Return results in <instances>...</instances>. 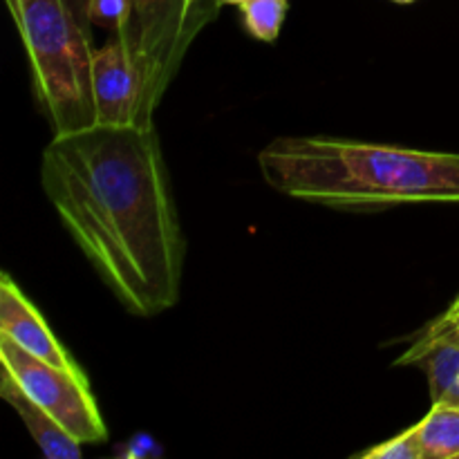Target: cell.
Here are the masks:
<instances>
[{"label": "cell", "mask_w": 459, "mask_h": 459, "mask_svg": "<svg viewBox=\"0 0 459 459\" xmlns=\"http://www.w3.org/2000/svg\"><path fill=\"white\" fill-rule=\"evenodd\" d=\"M40 184L63 229L133 316L175 307L186 238L155 126H106L52 134Z\"/></svg>", "instance_id": "6da1fadb"}, {"label": "cell", "mask_w": 459, "mask_h": 459, "mask_svg": "<svg viewBox=\"0 0 459 459\" xmlns=\"http://www.w3.org/2000/svg\"><path fill=\"white\" fill-rule=\"evenodd\" d=\"M258 169L273 191L336 211L366 213L459 202V152L278 137L260 151Z\"/></svg>", "instance_id": "7a4b0ae2"}, {"label": "cell", "mask_w": 459, "mask_h": 459, "mask_svg": "<svg viewBox=\"0 0 459 459\" xmlns=\"http://www.w3.org/2000/svg\"><path fill=\"white\" fill-rule=\"evenodd\" d=\"M30 61L31 90L52 134L97 124L90 0H4Z\"/></svg>", "instance_id": "3957f363"}, {"label": "cell", "mask_w": 459, "mask_h": 459, "mask_svg": "<svg viewBox=\"0 0 459 459\" xmlns=\"http://www.w3.org/2000/svg\"><path fill=\"white\" fill-rule=\"evenodd\" d=\"M220 7L218 0H128L126 21L115 34L137 74V126H152L188 48Z\"/></svg>", "instance_id": "277c9868"}, {"label": "cell", "mask_w": 459, "mask_h": 459, "mask_svg": "<svg viewBox=\"0 0 459 459\" xmlns=\"http://www.w3.org/2000/svg\"><path fill=\"white\" fill-rule=\"evenodd\" d=\"M0 363L18 388L52 415L81 444H103L108 426L85 372H72L34 357L0 334Z\"/></svg>", "instance_id": "5b68a950"}, {"label": "cell", "mask_w": 459, "mask_h": 459, "mask_svg": "<svg viewBox=\"0 0 459 459\" xmlns=\"http://www.w3.org/2000/svg\"><path fill=\"white\" fill-rule=\"evenodd\" d=\"M394 366L424 372L430 402L459 406V307L455 303L417 334Z\"/></svg>", "instance_id": "8992f818"}, {"label": "cell", "mask_w": 459, "mask_h": 459, "mask_svg": "<svg viewBox=\"0 0 459 459\" xmlns=\"http://www.w3.org/2000/svg\"><path fill=\"white\" fill-rule=\"evenodd\" d=\"M92 94L97 124H137L139 83L124 43L117 34L94 52Z\"/></svg>", "instance_id": "52a82bcc"}, {"label": "cell", "mask_w": 459, "mask_h": 459, "mask_svg": "<svg viewBox=\"0 0 459 459\" xmlns=\"http://www.w3.org/2000/svg\"><path fill=\"white\" fill-rule=\"evenodd\" d=\"M0 334L12 339L34 357L52 363V366L65 368L72 372H83L70 352L54 336L52 327L43 318L18 287V282L7 272L0 278Z\"/></svg>", "instance_id": "ba28073f"}, {"label": "cell", "mask_w": 459, "mask_h": 459, "mask_svg": "<svg viewBox=\"0 0 459 459\" xmlns=\"http://www.w3.org/2000/svg\"><path fill=\"white\" fill-rule=\"evenodd\" d=\"M0 397H3L4 402H7V406H12V411L21 417V421L25 424V429L30 430L36 446H39L49 459L81 457V446H83V444L76 437H72V435L67 433L52 415H48L39 403L31 402V399L18 388L16 381H13L4 370H0Z\"/></svg>", "instance_id": "9c48e42d"}, {"label": "cell", "mask_w": 459, "mask_h": 459, "mask_svg": "<svg viewBox=\"0 0 459 459\" xmlns=\"http://www.w3.org/2000/svg\"><path fill=\"white\" fill-rule=\"evenodd\" d=\"M421 459H459V406L433 402L424 420L412 424Z\"/></svg>", "instance_id": "30bf717a"}, {"label": "cell", "mask_w": 459, "mask_h": 459, "mask_svg": "<svg viewBox=\"0 0 459 459\" xmlns=\"http://www.w3.org/2000/svg\"><path fill=\"white\" fill-rule=\"evenodd\" d=\"M287 9H290L287 0H247L240 7L242 25L255 40L273 43L281 36Z\"/></svg>", "instance_id": "8fae6325"}, {"label": "cell", "mask_w": 459, "mask_h": 459, "mask_svg": "<svg viewBox=\"0 0 459 459\" xmlns=\"http://www.w3.org/2000/svg\"><path fill=\"white\" fill-rule=\"evenodd\" d=\"M354 457L359 459H421L420 442H417L415 429L402 430L394 437L385 439V442L377 444V446L366 448V451L357 453Z\"/></svg>", "instance_id": "7c38bea8"}, {"label": "cell", "mask_w": 459, "mask_h": 459, "mask_svg": "<svg viewBox=\"0 0 459 459\" xmlns=\"http://www.w3.org/2000/svg\"><path fill=\"white\" fill-rule=\"evenodd\" d=\"M128 13V0H90V18L94 25L110 30L112 34L119 31Z\"/></svg>", "instance_id": "4fadbf2b"}, {"label": "cell", "mask_w": 459, "mask_h": 459, "mask_svg": "<svg viewBox=\"0 0 459 459\" xmlns=\"http://www.w3.org/2000/svg\"><path fill=\"white\" fill-rule=\"evenodd\" d=\"M220 4H236V7H242V4L247 3V0H218Z\"/></svg>", "instance_id": "5bb4252c"}, {"label": "cell", "mask_w": 459, "mask_h": 459, "mask_svg": "<svg viewBox=\"0 0 459 459\" xmlns=\"http://www.w3.org/2000/svg\"><path fill=\"white\" fill-rule=\"evenodd\" d=\"M393 3H397V4H411V3H415V0H393Z\"/></svg>", "instance_id": "9a60e30c"}, {"label": "cell", "mask_w": 459, "mask_h": 459, "mask_svg": "<svg viewBox=\"0 0 459 459\" xmlns=\"http://www.w3.org/2000/svg\"><path fill=\"white\" fill-rule=\"evenodd\" d=\"M453 303H455V305H457V307H459V296H457V299H455V300H453Z\"/></svg>", "instance_id": "2e32d148"}]
</instances>
